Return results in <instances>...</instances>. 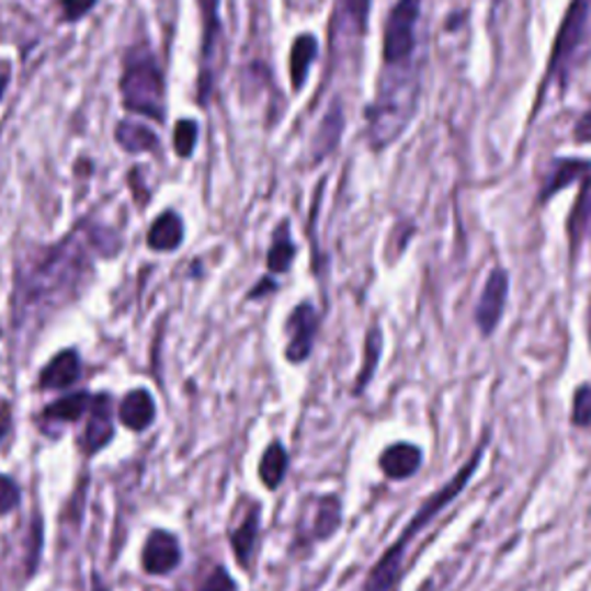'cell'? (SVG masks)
<instances>
[{"label": "cell", "instance_id": "4dcf8cb0", "mask_svg": "<svg viewBox=\"0 0 591 591\" xmlns=\"http://www.w3.org/2000/svg\"><path fill=\"white\" fill-rule=\"evenodd\" d=\"M196 591H238V584L225 566H215Z\"/></svg>", "mask_w": 591, "mask_h": 591}, {"label": "cell", "instance_id": "277c9868", "mask_svg": "<svg viewBox=\"0 0 591 591\" xmlns=\"http://www.w3.org/2000/svg\"><path fill=\"white\" fill-rule=\"evenodd\" d=\"M423 0H398L384 24V68H411L419 49V21Z\"/></svg>", "mask_w": 591, "mask_h": 591}, {"label": "cell", "instance_id": "8fae6325", "mask_svg": "<svg viewBox=\"0 0 591 591\" xmlns=\"http://www.w3.org/2000/svg\"><path fill=\"white\" fill-rule=\"evenodd\" d=\"M183 561L179 538L167 530L150 532L141 550V566L148 576H169Z\"/></svg>", "mask_w": 591, "mask_h": 591}, {"label": "cell", "instance_id": "4316f807", "mask_svg": "<svg viewBox=\"0 0 591 591\" xmlns=\"http://www.w3.org/2000/svg\"><path fill=\"white\" fill-rule=\"evenodd\" d=\"M372 0H340V16H342V31L349 35L363 37L367 31Z\"/></svg>", "mask_w": 591, "mask_h": 591}, {"label": "cell", "instance_id": "9c48e42d", "mask_svg": "<svg viewBox=\"0 0 591 591\" xmlns=\"http://www.w3.org/2000/svg\"><path fill=\"white\" fill-rule=\"evenodd\" d=\"M202 14H204V47H202V75H200V102L206 104L213 79H215V58L217 47L223 39V21H220V0H200Z\"/></svg>", "mask_w": 591, "mask_h": 591}, {"label": "cell", "instance_id": "3957f363", "mask_svg": "<svg viewBox=\"0 0 591 591\" xmlns=\"http://www.w3.org/2000/svg\"><path fill=\"white\" fill-rule=\"evenodd\" d=\"M419 93L421 81L416 65L382 70L375 100L365 109L367 144L372 150H384L405 135L419 109Z\"/></svg>", "mask_w": 591, "mask_h": 591}, {"label": "cell", "instance_id": "d4e9b609", "mask_svg": "<svg viewBox=\"0 0 591 591\" xmlns=\"http://www.w3.org/2000/svg\"><path fill=\"white\" fill-rule=\"evenodd\" d=\"M342 129H344V116H342V109L336 104L331 112H328V116L323 118L319 135L315 137L312 162H319L338 146V139L342 137Z\"/></svg>", "mask_w": 591, "mask_h": 591}, {"label": "cell", "instance_id": "8992f818", "mask_svg": "<svg viewBox=\"0 0 591 591\" xmlns=\"http://www.w3.org/2000/svg\"><path fill=\"white\" fill-rule=\"evenodd\" d=\"M121 91L129 112L152 121L164 118V81L160 68L150 58L127 65Z\"/></svg>", "mask_w": 591, "mask_h": 591}, {"label": "cell", "instance_id": "ffe728a7", "mask_svg": "<svg viewBox=\"0 0 591 591\" xmlns=\"http://www.w3.org/2000/svg\"><path fill=\"white\" fill-rule=\"evenodd\" d=\"M289 471V453L280 440L271 442L259 459V478L266 490H277Z\"/></svg>", "mask_w": 591, "mask_h": 591}, {"label": "cell", "instance_id": "7c38bea8", "mask_svg": "<svg viewBox=\"0 0 591 591\" xmlns=\"http://www.w3.org/2000/svg\"><path fill=\"white\" fill-rule=\"evenodd\" d=\"M423 451L411 442H396L379 453V469L390 480H407L419 474Z\"/></svg>", "mask_w": 591, "mask_h": 591}, {"label": "cell", "instance_id": "f1b7e54d", "mask_svg": "<svg viewBox=\"0 0 591 591\" xmlns=\"http://www.w3.org/2000/svg\"><path fill=\"white\" fill-rule=\"evenodd\" d=\"M196 135H200V127L192 118H183L177 125V133H173V146H177V152L181 158H190L192 150L196 146Z\"/></svg>", "mask_w": 591, "mask_h": 591}, {"label": "cell", "instance_id": "7402d4cb", "mask_svg": "<svg viewBox=\"0 0 591 591\" xmlns=\"http://www.w3.org/2000/svg\"><path fill=\"white\" fill-rule=\"evenodd\" d=\"M183 243V223L177 213H164L148 231V246L156 252H171Z\"/></svg>", "mask_w": 591, "mask_h": 591}, {"label": "cell", "instance_id": "7a4b0ae2", "mask_svg": "<svg viewBox=\"0 0 591 591\" xmlns=\"http://www.w3.org/2000/svg\"><path fill=\"white\" fill-rule=\"evenodd\" d=\"M480 459H484V446H480L440 490H434L432 495H428L421 501V507L416 509L411 520L405 524L400 536L386 547L384 555L377 559V564L370 568V573H367L361 591H390L393 587H396V582L402 576V566L407 559L409 543L421 532H425L430 524L436 520V515L446 511L451 503L459 495H463V490L471 484V478L476 476V471L480 467Z\"/></svg>", "mask_w": 591, "mask_h": 591}, {"label": "cell", "instance_id": "1f68e13d", "mask_svg": "<svg viewBox=\"0 0 591 591\" xmlns=\"http://www.w3.org/2000/svg\"><path fill=\"white\" fill-rule=\"evenodd\" d=\"M93 5H95V0H62V14L68 21L81 19Z\"/></svg>", "mask_w": 591, "mask_h": 591}, {"label": "cell", "instance_id": "ac0fdd59", "mask_svg": "<svg viewBox=\"0 0 591 591\" xmlns=\"http://www.w3.org/2000/svg\"><path fill=\"white\" fill-rule=\"evenodd\" d=\"M91 405H93V396H89V393H83V390L72 393V396H65L42 411V423H47V425L77 423L86 413H89Z\"/></svg>", "mask_w": 591, "mask_h": 591}, {"label": "cell", "instance_id": "52a82bcc", "mask_svg": "<svg viewBox=\"0 0 591 591\" xmlns=\"http://www.w3.org/2000/svg\"><path fill=\"white\" fill-rule=\"evenodd\" d=\"M319 331V312L310 300H300L292 315L284 321V333H287V346H284V359L294 365H300L310 359L315 338Z\"/></svg>", "mask_w": 591, "mask_h": 591}, {"label": "cell", "instance_id": "44dd1931", "mask_svg": "<svg viewBox=\"0 0 591 591\" xmlns=\"http://www.w3.org/2000/svg\"><path fill=\"white\" fill-rule=\"evenodd\" d=\"M591 229V177L582 181V190L578 194V200L573 204L571 215H568L566 223V234H568V243H571V250L576 252L584 236Z\"/></svg>", "mask_w": 591, "mask_h": 591}, {"label": "cell", "instance_id": "4fadbf2b", "mask_svg": "<svg viewBox=\"0 0 591 591\" xmlns=\"http://www.w3.org/2000/svg\"><path fill=\"white\" fill-rule=\"evenodd\" d=\"M259 532H261V507L259 503H250L248 513L236 524L229 536L236 561L238 566H243L246 571L252 568L257 545H259Z\"/></svg>", "mask_w": 591, "mask_h": 591}, {"label": "cell", "instance_id": "8d00e7d4", "mask_svg": "<svg viewBox=\"0 0 591 591\" xmlns=\"http://www.w3.org/2000/svg\"><path fill=\"white\" fill-rule=\"evenodd\" d=\"M419 591H434V587H432V580H425L423 584H421V589Z\"/></svg>", "mask_w": 591, "mask_h": 591}, {"label": "cell", "instance_id": "9a60e30c", "mask_svg": "<svg viewBox=\"0 0 591 591\" xmlns=\"http://www.w3.org/2000/svg\"><path fill=\"white\" fill-rule=\"evenodd\" d=\"M81 377V361L75 349H65L58 356H54L47 367L39 375L42 390H62L70 388Z\"/></svg>", "mask_w": 591, "mask_h": 591}, {"label": "cell", "instance_id": "5bb4252c", "mask_svg": "<svg viewBox=\"0 0 591 591\" xmlns=\"http://www.w3.org/2000/svg\"><path fill=\"white\" fill-rule=\"evenodd\" d=\"M591 177V162L576 160V158H559L555 160L553 169L545 173V183L541 187L538 200L545 204L547 200L566 187H571L578 181H587Z\"/></svg>", "mask_w": 591, "mask_h": 591}, {"label": "cell", "instance_id": "5b68a950", "mask_svg": "<svg viewBox=\"0 0 591 591\" xmlns=\"http://www.w3.org/2000/svg\"><path fill=\"white\" fill-rule=\"evenodd\" d=\"M589 8H591V0H573V3L568 5V12L561 21V29L555 37L550 60H547V72L541 83L538 100L543 98V93H547V89H550L553 83H559L561 89L566 86L568 72H571L573 68L576 54L582 47V39L587 33Z\"/></svg>", "mask_w": 591, "mask_h": 591}, {"label": "cell", "instance_id": "6da1fadb", "mask_svg": "<svg viewBox=\"0 0 591 591\" xmlns=\"http://www.w3.org/2000/svg\"><path fill=\"white\" fill-rule=\"evenodd\" d=\"M91 250L81 234L37 252L16 275V310L21 319H37L77 296L91 273Z\"/></svg>", "mask_w": 591, "mask_h": 591}, {"label": "cell", "instance_id": "e575fe53", "mask_svg": "<svg viewBox=\"0 0 591 591\" xmlns=\"http://www.w3.org/2000/svg\"><path fill=\"white\" fill-rule=\"evenodd\" d=\"M266 289H269V292H273V289H275V282H273V280H269V277H266V280H261V282L257 284V289H252V292H250V298H259L261 294H266Z\"/></svg>", "mask_w": 591, "mask_h": 591}, {"label": "cell", "instance_id": "836d02e7", "mask_svg": "<svg viewBox=\"0 0 591 591\" xmlns=\"http://www.w3.org/2000/svg\"><path fill=\"white\" fill-rule=\"evenodd\" d=\"M10 428H12V413H10V407L3 405V407H0V442L5 440Z\"/></svg>", "mask_w": 591, "mask_h": 591}, {"label": "cell", "instance_id": "2e32d148", "mask_svg": "<svg viewBox=\"0 0 591 591\" xmlns=\"http://www.w3.org/2000/svg\"><path fill=\"white\" fill-rule=\"evenodd\" d=\"M156 413H158L156 400H152L150 393L144 388L129 390L118 407L121 423L133 432L148 430L152 425V421H156Z\"/></svg>", "mask_w": 591, "mask_h": 591}, {"label": "cell", "instance_id": "d6a6232c", "mask_svg": "<svg viewBox=\"0 0 591 591\" xmlns=\"http://www.w3.org/2000/svg\"><path fill=\"white\" fill-rule=\"evenodd\" d=\"M573 139L578 144H591V109L576 121V125H573Z\"/></svg>", "mask_w": 591, "mask_h": 591}, {"label": "cell", "instance_id": "484cf974", "mask_svg": "<svg viewBox=\"0 0 591 591\" xmlns=\"http://www.w3.org/2000/svg\"><path fill=\"white\" fill-rule=\"evenodd\" d=\"M116 139L129 152H144V150H156L158 148L156 133H152V129H148L141 123H135V121H123L116 127Z\"/></svg>", "mask_w": 591, "mask_h": 591}, {"label": "cell", "instance_id": "83f0119b", "mask_svg": "<svg viewBox=\"0 0 591 591\" xmlns=\"http://www.w3.org/2000/svg\"><path fill=\"white\" fill-rule=\"evenodd\" d=\"M571 421L576 428H589L591 425V384H582L573 393V409Z\"/></svg>", "mask_w": 591, "mask_h": 591}, {"label": "cell", "instance_id": "30bf717a", "mask_svg": "<svg viewBox=\"0 0 591 591\" xmlns=\"http://www.w3.org/2000/svg\"><path fill=\"white\" fill-rule=\"evenodd\" d=\"M114 402L106 393L93 396V405L89 409V423H86L81 436H79V448L83 455H95L109 446V442L114 440Z\"/></svg>", "mask_w": 591, "mask_h": 591}, {"label": "cell", "instance_id": "f546056e", "mask_svg": "<svg viewBox=\"0 0 591 591\" xmlns=\"http://www.w3.org/2000/svg\"><path fill=\"white\" fill-rule=\"evenodd\" d=\"M21 501V490L14 484V478L0 474V518L10 515Z\"/></svg>", "mask_w": 591, "mask_h": 591}, {"label": "cell", "instance_id": "d6986e66", "mask_svg": "<svg viewBox=\"0 0 591 591\" xmlns=\"http://www.w3.org/2000/svg\"><path fill=\"white\" fill-rule=\"evenodd\" d=\"M342 527V501L336 495H326L317 499V507L312 511V541H328L338 534Z\"/></svg>", "mask_w": 591, "mask_h": 591}, {"label": "cell", "instance_id": "74e56055", "mask_svg": "<svg viewBox=\"0 0 591 591\" xmlns=\"http://www.w3.org/2000/svg\"><path fill=\"white\" fill-rule=\"evenodd\" d=\"M95 591H106V589H104V587H102V582H100V580H98V578H95Z\"/></svg>", "mask_w": 591, "mask_h": 591}, {"label": "cell", "instance_id": "e0dca14e", "mask_svg": "<svg viewBox=\"0 0 591 591\" xmlns=\"http://www.w3.org/2000/svg\"><path fill=\"white\" fill-rule=\"evenodd\" d=\"M317 54H319V39L312 33H303L294 39L292 52H289V79H292V89L296 93L303 91L305 81H308Z\"/></svg>", "mask_w": 591, "mask_h": 591}, {"label": "cell", "instance_id": "d590c367", "mask_svg": "<svg viewBox=\"0 0 591 591\" xmlns=\"http://www.w3.org/2000/svg\"><path fill=\"white\" fill-rule=\"evenodd\" d=\"M8 79H10V70L3 68V72H0V95L5 93V86H8Z\"/></svg>", "mask_w": 591, "mask_h": 591}, {"label": "cell", "instance_id": "ba28073f", "mask_svg": "<svg viewBox=\"0 0 591 591\" xmlns=\"http://www.w3.org/2000/svg\"><path fill=\"white\" fill-rule=\"evenodd\" d=\"M509 292H511L509 273L503 269H495L486 280L484 294H480L476 312H474V321L478 326V331L484 333L486 338H490L497 331V326L503 317V310H507Z\"/></svg>", "mask_w": 591, "mask_h": 591}, {"label": "cell", "instance_id": "cb8c5ba5", "mask_svg": "<svg viewBox=\"0 0 591 591\" xmlns=\"http://www.w3.org/2000/svg\"><path fill=\"white\" fill-rule=\"evenodd\" d=\"M296 259V243L289 234V223L284 220L273 234V243L266 257V266L271 273H287Z\"/></svg>", "mask_w": 591, "mask_h": 591}, {"label": "cell", "instance_id": "603a6c76", "mask_svg": "<svg viewBox=\"0 0 591 591\" xmlns=\"http://www.w3.org/2000/svg\"><path fill=\"white\" fill-rule=\"evenodd\" d=\"M382 349H384V336L379 326H372L370 331L365 333V342H363V365L354 384V393L361 396V393L367 388V384L375 377V370L382 361Z\"/></svg>", "mask_w": 591, "mask_h": 591}]
</instances>
